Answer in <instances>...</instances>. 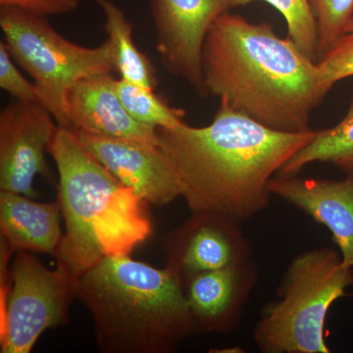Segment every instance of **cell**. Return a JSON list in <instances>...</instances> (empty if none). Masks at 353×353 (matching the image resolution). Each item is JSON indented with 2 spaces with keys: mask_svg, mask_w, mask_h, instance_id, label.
<instances>
[{
  "mask_svg": "<svg viewBox=\"0 0 353 353\" xmlns=\"http://www.w3.org/2000/svg\"><path fill=\"white\" fill-rule=\"evenodd\" d=\"M159 148L190 212L250 219L268 208L269 183L314 136L275 131L220 101L208 126L158 129Z\"/></svg>",
  "mask_w": 353,
  "mask_h": 353,
  "instance_id": "6da1fadb",
  "label": "cell"
},
{
  "mask_svg": "<svg viewBox=\"0 0 353 353\" xmlns=\"http://www.w3.org/2000/svg\"><path fill=\"white\" fill-rule=\"evenodd\" d=\"M208 95L275 131H310L311 114L333 85L268 22L252 23L225 12L209 29L202 50Z\"/></svg>",
  "mask_w": 353,
  "mask_h": 353,
  "instance_id": "7a4b0ae2",
  "label": "cell"
},
{
  "mask_svg": "<svg viewBox=\"0 0 353 353\" xmlns=\"http://www.w3.org/2000/svg\"><path fill=\"white\" fill-rule=\"evenodd\" d=\"M104 353H169L196 333L182 279L130 254L104 256L77 280Z\"/></svg>",
  "mask_w": 353,
  "mask_h": 353,
  "instance_id": "3957f363",
  "label": "cell"
},
{
  "mask_svg": "<svg viewBox=\"0 0 353 353\" xmlns=\"http://www.w3.org/2000/svg\"><path fill=\"white\" fill-rule=\"evenodd\" d=\"M59 174L58 202L65 222L57 266L78 278L104 256L131 254L152 234L145 203L58 126L48 145Z\"/></svg>",
  "mask_w": 353,
  "mask_h": 353,
  "instance_id": "277c9868",
  "label": "cell"
},
{
  "mask_svg": "<svg viewBox=\"0 0 353 353\" xmlns=\"http://www.w3.org/2000/svg\"><path fill=\"white\" fill-rule=\"evenodd\" d=\"M353 287V267L340 252L317 248L294 256L288 265L277 301L267 304L253 330L262 353H330L325 339L327 315L334 301Z\"/></svg>",
  "mask_w": 353,
  "mask_h": 353,
  "instance_id": "5b68a950",
  "label": "cell"
},
{
  "mask_svg": "<svg viewBox=\"0 0 353 353\" xmlns=\"http://www.w3.org/2000/svg\"><path fill=\"white\" fill-rule=\"evenodd\" d=\"M0 28L11 57L34 80L39 101L64 129L72 88L114 70L108 39L97 48L79 46L61 36L43 16L9 7L0 9Z\"/></svg>",
  "mask_w": 353,
  "mask_h": 353,
  "instance_id": "8992f818",
  "label": "cell"
},
{
  "mask_svg": "<svg viewBox=\"0 0 353 353\" xmlns=\"http://www.w3.org/2000/svg\"><path fill=\"white\" fill-rule=\"evenodd\" d=\"M77 280L61 267L50 270L30 252H16L0 306V352H31L43 332L68 324Z\"/></svg>",
  "mask_w": 353,
  "mask_h": 353,
  "instance_id": "52a82bcc",
  "label": "cell"
},
{
  "mask_svg": "<svg viewBox=\"0 0 353 353\" xmlns=\"http://www.w3.org/2000/svg\"><path fill=\"white\" fill-rule=\"evenodd\" d=\"M157 48L164 68L208 97L202 72V50L209 29L232 0H150Z\"/></svg>",
  "mask_w": 353,
  "mask_h": 353,
  "instance_id": "ba28073f",
  "label": "cell"
},
{
  "mask_svg": "<svg viewBox=\"0 0 353 353\" xmlns=\"http://www.w3.org/2000/svg\"><path fill=\"white\" fill-rule=\"evenodd\" d=\"M58 124L39 101L13 99L0 112V190L36 199L34 179L50 178L46 159Z\"/></svg>",
  "mask_w": 353,
  "mask_h": 353,
  "instance_id": "9c48e42d",
  "label": "cell"
},
{
  "mask_svg": "<svg viewBox=\"0 0 353 353\" xmlns=\"http://www.w3.org/2000/svg\"><path fill=\"white\" fill-rule=\"evenodd\" d=\"M241 224L220 213L192 212L189 219L165 239V267L183 282L202 272L250 261L252 248Z\"/></svg>",
  "mask_w": 353,
  "mask_h": 353,
  "instance_id": "30bf717a",
  "label": "cell"
},
{
  "mask_svg": "<svg viewBox=\"0 0 353 353\" xmlns=\"http://www.w3.org/2000/svg\"><path fill=\"white\" fill-rule=\"evenodd\" d=\"M74 134L90 154L143 201L165 205L181 197L175 174L159 146L83 132Z\"/></svg>",
  "mask_w": 353,
  "mask_h": 353,
  "instance_id": "8fae6325",
  "label": "cell"
},
{
  "mask_svg": "<svg viewBox=\"0 0 353 353\" xmlns=\"http://www.w3.org/2000/svg\"><path fill=\"white\" fill-rule=\"evenodd\" d=\"M259 279L252 260L185 279V299L196 333L227 334L238 328Z\"/></svg>",
  "mask_w": 353,
  "mask_h": 353,
  "instance_id": "7c38bea8",
  "label": "cell"
},
{
  "mask_svg": "<svg viewBox=\"0 0 353 353\" xmlns=\"http://www.w3.org/2000/svg\"><path fill=\"white\" fill-rule=\"evenodd\" d=\"M269 190L326 227L343 263L353 267V175L343 180L276 175Z\"/></svg>",
  "mask_w": 353,
  "mask_h": 353,
  "instance_id": "4fadbf2b",
  "label": "cell"
},
{
  "mask_svg": "<svg viewBox=\"0 0 353 353\" xmlns=\"http://www.w3.org/2000/svg\"><path fill=\"white\" fill-rule=\"evenodd\" d=\"M115 83L111 73L90 77L77 83L68 95L66 129L159 146L157 130L132 117L116 92Z\"/></svg>",
  "mask_w": 353,
  "mask_h": 353,
  "instance_id": "5bb4252c",
  "label": "cell"
},
{
  "mask_svg": "<svg viewBox=\"0 0 353 353\" xmlns=\"http://www.w3.org/2000/svg\"><path fill=\"white\" fill-rule=\"evenodd\" d=\"M15 192H0L1 239L14 252L46 253L55 257L64 234L59 202L39 203Z\"/></svg>",
  "mask_w": 353,
  "mask_h": 353,
  "instance_id": "9a60e30c",
  "label": "cell"
},
{
  "mask_svg": "<svg viewBox=\"0 0 353 353\" xmlns=\"http://www.w3.org/2000/svg\"><path fill=\"white\" fill-rule=\"evenodd\" d=\"M103 13L104 30L112 48L114 70L121 79L150 90L157 85V71L134 41L132 24L113 0H95Z\"/></svg>",
  "mask_w": 353,
  "mask_h": 353,
  "instance_id": "2e32d148",
  "label": "cell"
},
{
  "mask_svg": "<svg viewBox=\"0 0 353 353\" xmlns=\"http://www.w3.org/2000/svg\"><path fill=\"white\" fill-rule=\"evenodd\" d=\"M314 162L333 164L353 175V94L345 117L336 126L314 131L312 139L285 162L277 175H299Z\"/></svg>",
  "mask_w": 353,
  "mask_h": 353,
  "instance_id": "e0dca14e",
  "label": "cell"
},
{
  "mask_svg": "<svg viewBox=\"0 0 353 353\" xmlns=\"http://www.w3.org/2000/svg\"><path fill=\"white\" fill-rule=\"evenodd\" d=\"M116 92L134 120L153 129H172L185 122V111L172 108L154 90L126 80H116Z\"/></svg>",
  "mask_w": 353,
  "mask_h": 353,
  "instance_id": "ac0fdd59",
  "label": "cell"
},
{
  "mask_svg": "<svg viewBox=\"0 0 353 353\" xmlns=\"http://www.w3.org/2000/svg\"><path fill=\"white\" fill-rule=\"evenodd\" d=\"M257 0H232V6H246ZM282 14L287 22L288 37L309 59L318 63L317 23L309 0H261Z\"/></svg>",
  "mask_w": 353,
  "mask_h": 353,
  "instance_id": "d6986e66",
  "label": "cell"
},
{
  "mask_svg": "<svg viewBox=\"0 0 353 353\" xmlns=\"http://www.w3.org/2000/svg\"><path fill=\"white\" fill-rule=\"evenodd\" d=\"M318 34V58H321L341 34L347 32L353 18V0H309Z\"/></svg>",
  "mask_w": 353,
  "mask_h": 353,
  "instance_id": "ffe728a7",
  "label": "cell"
},
{
  "mask_svg": "<svg viewBox=\"0 0 353 353\" xmlns=\"http://www.w3.org/2000/svg\"><path fill=\"white\" fill-rule=\"evenodd\" d=\"M318 64L332 85L353 76V32H345L334 41Z\"/></svg>",
  "mask_w": 353,
  "mask_h": 353,
  "instance_id": "44dd1931",
  "label": "cell"
},
{
  "mask_svg": "<svg viewBox=\"0 0 353 353\" xmlns=\"http://www.w3.org/2000/svg\"><path fill=\"white\" fill-rule=\"evenodd\" d=\"M12 59L4 41H0V88L13 99L39 101L36 85L23 76Z\"/></svg>",
  "mask_w": 353,
  "mask_h": 353,
  "instance_id": "7402d4cb",
  "label": "cell"
},
{
  "mask_svg": "<svg viewBox=\"0 0 353 353\" xmlns=\"http://www.w3.org/2000/svg\"><path fill=\"white\" fill-rule=\"evenodd\" d=\"M80 0H0V6L20 9L36 15H65L77 10Z\"/></svg>",
  "mask_w": 353,
  "mask_h": 353,
  "instance_id": "603a6c76",
  "label": "cell"
},
{
  "mask_svg": "<svg viewBox=\"0 0 353 353\" xmlns=\"http://www.w3.org/2000/svg\"><path fill=\"white\" fill-rule=\"evenodd\" d=\"M347 32H353V18L347 26Z\"/></svg>",
  "mask_w": 353,
  "mask_h": 353,
  "instance_id": "cb8c5ba5",
  "label": "cell"
}]
</instances>
